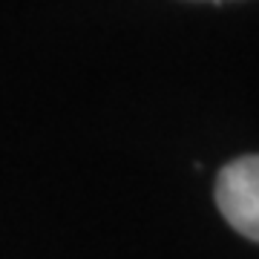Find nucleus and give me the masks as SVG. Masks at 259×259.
<instances>
[{"instance_id": "f257e3e1", "label": "nucleus", "mask_w": 259, "mask_h": 259, "mask_svg": "<svg viewBox=\"0 0 259 259\" xmlns=\"http://www.w3.org/2000/svg\"><path fill=\"white\" fill-rule=\"evenodd\" d=\"M222 219L245 239H259V156L248 153L228 161L216 173L213 187Z\"/></svg>"}, {"instance_id": "f03ea898", "label": "nucleus", "mask_w": 259, "mask_h": 259, "mask_svg": "<svg viewBox=\"0 0 259 259\" xmlns=\"http://www.w3.org/2000/svg\"><path fill=\"white\" fill-rule=\"evenodd\" d=\"M210 3H225V0H210Z\"/></svg>"}]
</instances>
